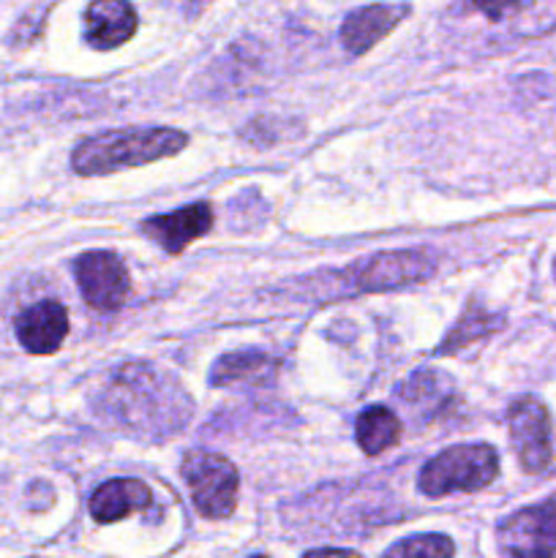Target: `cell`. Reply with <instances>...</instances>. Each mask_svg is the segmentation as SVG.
I'll list each match as a JSON object with an SVG mask.
<instances>
[{"instance_id": "1", "label": "cell", "mask_w": 556, "mask_h": 558, "mask_svg": "<svg viewBox=\"0 0 556 558\" xmlns=\"http://www.w3.org/2000/svg\"><path fill=\"white\" fill-rule=\"evenodd\" d=\"M104 412L129 434L158 439L183 428L191 401L172 376L147 365H125L104 390Z\"/></svg>"}, {"instance_id": "2", "label": "cell", "mask_w": 556, "mask_h": 558, "mask_svg": "<svg viewBox=\"0 0 556 558\" xmlns=\"http://www.w3.org/2000/svg\"><path fill=\"white\" fill-rule=\"evenodd\" d=\"M189 145V134L169 125L158 129H114L82 140L71 153V167L82 178H98L120 169L145 167L178 156Z\"/></svg>"}, {"instance_id": "3", "label": "cell", "mask_w": 556, "mask_h": 558, "mask_svg": "<svg viewBox=\"0 0 556 558\" xmlns=\"http://www.w3.org/2000/svg\"><path fill=\"white\" fill-rule=\"evenodd\" d=\"M499 474V456L491 445H456L431 458L418 474L423 496L442 499L450 494H474L488 488Z\"/></svg>"}, {"instance_id": "4", "label": "cell", "mask_w": 556, "mask_h": 558, "mask_svg": "<svg viewBox=\"0 0 556 558\" xmlns=\"http://www.w3.org/2000/svg\"><path fill=\"white\" fill-rule=\"evenodd\" d=\"M180 474H183L191 490V501L202 518L223 521V518L232 515L240 490V474L232 461H227L218 452L196 450L183 458Z\"/></svg>"}, {"instance_id": "5", "label": "cell", "mask_w": 556, "mask_h": 558, "mask_svg": "<svg viewBox=\"0 0 556 558\" xmlns=\"http://www.w3.org/2000/svg\"><path fill=\"white\" fill-rule=\"evenodd\" d=\"M436 272V254L425 248L387 251L371 259H360L349 267V281L360 292H390V289L412 287L428 281Z\"/></svg>"}, {"instance_id": "6", "label": "cell", "mask_w": 556, "mask_h": 558, "mask_svg": "<svg viewBox=\"0 0 556 558\" xmlns=\"http://www.w3.org/2000/svg\"><path fill=\"white\" fill-rule=\"evenodd\" d=\"M507 428H510L512 450L527 474H543L554 461V441H551V414L543 401L523 396L507 409Z\"/></svg>"}, {"instance_id": "7", "label": "cell", "mask_w": 556, "mask_h": 558, "mask_svg": "<svg viewBox=\"0 0 556 558\" xmlns=\"http://www.w3.org/2000/svg\"><path fill=\"white\" fill-rule=\"evenodd\" d=\"M499 548L507 558H554L556 556V501L523 507L496 529Z\"/></svg>"}, {"instance_id": "8", "label": "cell", "mask_w": 556, "mask_h": 558, "mask_svg": "<svg viewBox=\"0 0 556 558\" xmlns=\"http://www.w3.org/2000/svg\"><path fill=\"white\" fill-rule=\"evenodd\" d=\"M80 292L93 311H118L131 294V278L123 259L112 251H87L74 262Z\"/></svg>"}, {"instance_id": "9", "label": "cell", "mask_w": 556, "mask_h": 558, "mask_svg": "<svg viewBox=\"0 0 556 558\" xmlns=\"http://www.w3.org/2000/svg\"><path fill=\"white\" fill-rule=\"evenodd\" d=\"M213 227V207L207 202H194L189 207H180V210L164 213V216H153L142 223V232L153 240V243L161 245L167 254L178 256L189 248L194 240H200L202 234L210 232Z\"/></svg>"}, {"instance_id": "10", "label": "cell", "mask_w": 556, "mask_h": 558, "mask_svg": "<svg viewBox=\"0 0 556 558\" xmlns=\"http://www.w3.org/2000/svg\"><path fill=\"white\" fill-rule=\"evenodd\" d=\"M69 336V311L58 300H41L16 316V338L31 354H55Z\"/></svg>"}, {"instance_id": "11", "label": "cell", "mask_w": 556, "mask_h": 558, "mask_svg": "<svg viewBox=\"0 0 556 558\" xmlns=\"http://www.w3.org/2000/svg\"><path fill=\"white\" fill-rule=\"evenodd\" d=\"M140 20L129 0H90L85 9V41L98 52H112L134 38Z\"/></svg>"}, {"instance_id": "12", "label": "cell", "mask_w": 556, "mask_h": 558, "mask_svg": "<svg viewBox=\"0 0 556 558\" xmlns=\"http://www.w3.org/2000/svg\"><path fill=\"white\" fill-rule=\"evenodd\" d=\"M407 14V3H374L363 5V9H354L341 25L343 49L352 54H365L371 47H376L387 33L396 31Z\"/></svg>"}, {"instance_id": "13", "label": "cell", "mask_w": 556, "mask_h": 558, "mask_svg": "<svg viewBox=\"0 0 556 558\" xmlns=\"http://www.w3.org/2000/svg\"><path fill=\"white\" fill-rule=\"evenodd\" d=\"M153 505V494L142 480L118 477L104 483L90 496V515L96 523H118L134 512L147 510Z\"/></svg>"}, {"instance_id": "14", "label": "cell", "mask_w": 556, "mask_h": 558, "mask_svg": "<svg viewBox=\"0 0 556 558\" xmlns=\"http://www.w3.org/2000/svg\"><path fill=\"white\" fill-rule=\"evenodd\" d=\"M401 430V420L396 417V412H390L387 407H368L365 412H360L358 423H354V441L365 456L376 458L398 445Z\"/></svg>"}, {"instance_id": "15", "label": "cell", "mask_w": 556, "mask_h": 558, "mask_svg": "<svg viewBox=\"0 0 556 558\" xmlns=\"http://www.w3.org/2000/svg\"><path fill=\"white\" fill-rule=\"evenodd\" d=\"M273 368V360L267 357L259 349H243V352L223 354L216 360L210 371V385L213 387H229V385H243V381H254L265 376Z\"/></svg>"}, {"instance_id": "16", "label": "cell", "mask_w": 556, "mask_h": 558, "mask_svg": "<svg viewBox=\"0 0 556 558\" xmlns=\"http://www.w3.org/2000/svg\"><path fill=\"white\" fill-rule=\"evenodd\" d=\"M496 327H499V319H496L494 314H488V311L480 308V305L472 300V303L467 305V311L461 314V319L456 322V327L447 332L442 347L436 349V354L458 352V349L469 347V343L480 341V338H485L488 332H494Z\"/></svg>"}, {"instance_id": "17", "label": "cell", "mask_w": 556, "mask_h": 558, "mask_svg": "<svg viewBox=\"0 0 556 558\" xmlns=\"http://www.w3.org/2000/svg\"><path fill=\"white\" fill-rule=\"evenodd\" d=\"M456 545L447 534H414L387 550L385 558H452Z\"/></svg>"}, {"instance_id": "18", "label": "cell", "mask_w": 556, "mask_h": 558, "mask_svg": "<svg viewBox=\"0 0 556 558\" xmlns=\"http://www.w3.org/2000/svg\"><path fill=\"white\" fill-rule=\"evenodd\" d=\"M450 379H447L445 374H439V371H420V374H414L412 379L401 387V396L412 403H423L428 401V398L431 403H439L442 396L450 392Z\"/></svg>"}, {"instance_id": "19", "label": "cell", "mask_w": 556, "mask_h": 558, "mask_svg": "<svg viewBox=\"0 0 556 558\" xmlns=\"http://www.w3.org/2000/svg\"><path fill=\"white\" fill-rule=\"evenodd\" d=\"M474 9L483 11L488 20H501V16L512 14V11H521L527 5H532L534 0H472Z\"/></svg>"}, {"instance_id": "20", "label": "cell", "mask_w": 556, "mask_h": 558, "mask_svg": "<svg viewBox=\"0 0 556 558\" xmlns=\"http://www.w3.org/2000/svg\"><path fill=\"white\" fill-rule=\"evenodd\" d=\"M303 558H363V556L354 554V550H341V548H316V550H309Z\"/></svg>"}, {"instance_id": "21", "label": "cell", "mask_w": 556, "mask_h": 558, "mask_svg": "<svg viewBox=\"0 0 556 558\" xmlns=\"http://www.w3.org/2000/svg\"><path fill=\"white\" fill-rule=\"evenodd\" d=\"M251 558H270V556H251Z\"/></svg>"}, {"instance_id": "22", "label": "cell", "mask_w": 556, "mask_h": 558, "mask_svg": "<svg viewBox=\"0 0 556 558\" xmlns=\"http://www.w3.org/2000/svg\"><path fill=\"white\" fill-rule=\"evenodd\" d=\"M554 276H556V262H554Z\"/></svg>"}]
</instances>
